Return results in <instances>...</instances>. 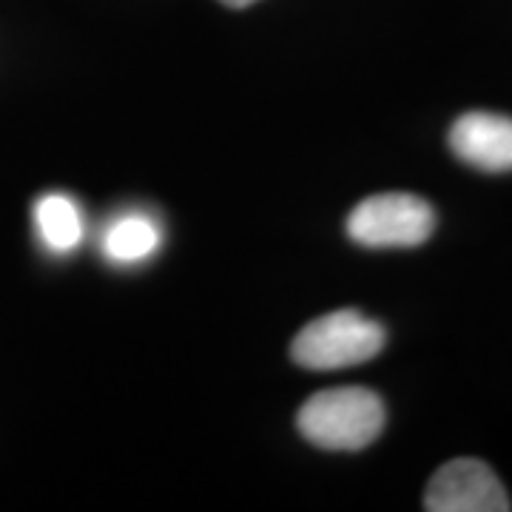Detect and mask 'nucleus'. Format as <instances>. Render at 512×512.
<instances>
[{"label":"nucleus","mask_w":512,"mask_h":512,"mask_svg":"<svg viewBox=\"0 0 512 512\" xmlns=\"http://www.w3.org/2000/svg\"><path fill=\"white\" fill-rule=\"evenodd\" d=\"M296 427L305 439L333 453H356L384 430V402L370 387H330L299 407Z\"/></svg>","instance_id":"nucleus-1"},{"label":"nucleus","mask_w":512,"mask_h":512,"mask_svg":"<svg viewBox=\"0 0 512 512\" xmlns=\"http://www.w3.org/2000/svg\"><path fill=\"white\" fill-rule=\"evenodd\" d=\"M384 342L387 333L376 319L359 311H333L296 333L291 356L308 370H342L376 359Z\"/></svg>","instance_id":"nucleus-2"},{"label":"nucleus","mask_w":512,"mask_h":512,"mask_svg":"<svg viewBox=\"0 0 512 512\" xmlns=\"http://www.w3.org/2000/svg\"><path fill=\"white\" fill-rule=\"evenodd\" d=\"M436 211L413 194H376L348 217V237L362 248H416L433 237Z\"/></svg>","instance_id":"nucleus-3"},{"label":"nucleus","mask_w":512,"mask_h":512,"mask_svg":"<svg viewBox=\"0 0 512 512\" xmlns=\"http://www.w3.org/2000/svg\"><path fill=\"white\" fill-rule=\"evenodd\" d=\"M510 507L504 484L478 458L447 461L424 493V510L430 512H507Z\"/></svg>","instance_id":"nucleus-4"},{"label":"nucleus","mask_w":512,"mask_h":512,"mask_svg":"<svg viewBox=\"0 0 512 512\" xmlns=\"http://www.w3.org/2000/svg\"><path fill=\"white\" fill-rule=\"evenodd\" d=\"M450 148L461 163L481 171H512V117L467 111L450 128Z\"/></svg>","instance_id":"nucleus-5"},{"label":"nucleus","mask_w":512,"mask_h":512,"mask_svg":"<svg viewBox=\"0 0 512 512\" xmlns=\"http://www.w3.org/2000/svg\"><path fill=\"white\" fill-rule=\"evenodd\" d=\"M160 242H163V231L157 222L148 214L128 211V214H120L117 220L109 222L100 245H103V254L109 256L111 262L134 265V262H143L151 254H157Z\"/></svg>","instance_id":"nucleus-6"},{"label":"nucleus","mask_w":512,"mask_h":512,"mask_svg":"<svg viewBox=\"0 0 512 512\" xmlns=\"http://www.w3.org/2000/svg\"><path fill=\"white\" fill-rule=\"evenodd\" d=\"M35 225L46 248L55 254L74 251L83 242V214L80 205L66 194H46L35 202Z\"/></svg>","instance_id":"nucleus-7"},{"label":"nucleus","mask_w":512,"mask_h":512,"mask_svg":"<svg viewBox=\"0 0 512 512\" xmlns=\"http://www.w3.org/2000/svg\"><path fill=\"white\" fill-rule=\"evenodd\" d=\"M220 3L231 6V9H245V6H251V3H256V0H220Z\"/></svg>","instance_id":"nucleus-8"}]
</instances>
